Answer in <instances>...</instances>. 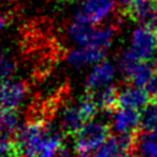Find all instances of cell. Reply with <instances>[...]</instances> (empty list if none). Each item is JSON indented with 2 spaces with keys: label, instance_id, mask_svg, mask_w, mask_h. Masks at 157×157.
<instances>
[{
  "label": "cell",
  "instance_id": "30bf717a",
  "mask_svg": "<svg viewBox=\"0 0 157 157\" xmlns=\"http://www.w3.org/2000/svg\"><path fill=\"white\" fill-rule=\"evenodd\" d=\"M134 140L132 135L112 136L93 153V157H124L134 147Z\"/></svg>",
  "mask_w": 157,
  "mask_h": 157
},
{
  "label": "cell",
  "instance_id": "4fadbf2b",
  "mask_svg": "<svg viewBox=\"0 0 157 157\" xmlns=\"http://www.w3.org/2000/svg\"><path fill=\"white\" fill-rule=\"evenodd\" d=\"M86 123L87 121L82 117V114H81L77 104L76 105H69V107H66L63 110L61 117H60L61 128L66 132H70V134H74V135H76Z\"/></svg>",
  "mask_w": 157,
  "mask_h": 157
},
{
  "label": "cell",
  "instance_id": "d4e9b609",
  "mask_svg": "<svg viewBox=\"0 0 157 157\" xmlns=\"http://www.w3.org/2000/svg\"><path fill=\"white\" fill-rule=\"evenodd\" d=\"M6 23H7V20L5 16H0V33L2 32V29L6 27Z\"/></svg>",
  "mask_w": 157,
  "mask_h": 157
},
{
  "label": "cell",
  "instance_id": "3957f363",
  "mask_svg": "<svg viewBox=\"0 0 157 157\" xmlns=\"http://www.w3.org/2000/svg\"><path fill=\"white\" fill-rule=\"evenodd\" d=\"M108 139V125L101 120H90L75 135V152L87 157L90 153H94Z\"/></svg>",
  "mask_w": 157,
  "mask_h": 157
},
{
  "label": "cell",
  "instance_id": "d6986e66",
  "mask_svg": "<svg viewBox=\"0 0 157 157\" xmlns=\"http://www.w3.org/2000/svg\"><path fill=\"white\" fill-rule=\"evenodd\" d=\"M18 119L13 112L0 110V135L10 136L18 130Z\"/></svg>",
  "mask_w": 157,
  "mask_h": 157
},
{
  "label": "cell",
  "instance_id": "ffe728a7",
  "mask_svg": "<svg viewBox=\"0 0 157 157\" xmlns=\"http://www.w3.org/2000/svg\"><path fill=\"white\" fill-rule=\"evenodd\" d=\"M77 107L82 114V117L85 118L86 121H90V120H93L94 115L97 114V110H98V107L92 97V94H88V96H85L80 99V102L77 103Z\"/></svg>",
  "mask_w": 157,
  "mask_h": 157
},
{
  "label": "cell",
  "instance_id": "9a60e30c",
  "mask_svg": "<svg viewBox=\"0 0 157 157\" xmlns=\"http://www.w3.org/2000/svg\"><path fill=\"white\" fill-rule=\"evenodd\" d=\"M92 97H93L98 109L110 112L118 105L119 91H118V88H115V86L110 85V86H107L97 92H93Z\"/></svg>",
  "mask_w": 157,
  "mask_h": 157
},
{
  "label": "cell",
  "instance_id": "7c38bea8",
  "mask_svg": "<svg viewBox=\"0 0 157 157\" xmlns=\"http://www.w3.org/2000/svg\"><path fill=\"white\" fill-rule=\"evenodd\" d=\"M134 150L137 157H157V132H140L135 136Z\"/></svg>",
  "mask_w": 157,
  "mask_h": 157
},
{
  "label": "cell",
  "instance_id": "7a4b0ae2",
  "mask_svg": "<svg viewBox=\"0 0 157 157\" xmlns=\"http://www.w3.org/2000/svg\"><path fill=\"white\" fill-rule=\"evenodd\" d=\"M52 125L42 120H32L20 126L16 132V148L18 157H38L50 132Z\"/></svg>",
  "mask_w": 157,
  "mask_h": 157
},
{
  "label": "cell",
  "instance_id": "e0dca14e",
  "mask_svg": "<svg viewBox=\"0 0 157 157\" xmlns=\"http://www.w3.org/2000/svg\"><path fill=\"white\" fill-rule=\"evenodd\" d=\"M140 128L144 131L157 132V104L151 103L140 112Z\"/></svg>",
  "mask_w": 157,
  "mask_h": 157
},
{
  "label": "cell",
  "instance_id": "6da1fadb",
  "mask_svg": "<svg viewBox=\"0 0 157 157\" xmlns=\"http://www.w3.org/2000/svg\"><path fill=\"white\" fill-rule=\"evenodd\" d=\"M69 38L78 47H91L105 50L112 45L115 37L114 26H92L71 18L67 26Z\"/></svg>",
  "mask_w": 157,
  "mask_h": 157
},
{
  "label": "cell",
  "instance_id": "ba28073f",
  "mask_svg": "<svg viewBox=\"0 0 157 157\" xmlns=\"http://www.w3.org/2000/svg\"><path fill=\"white\" fill-rule=\"evenodd\" d=\"M151 101L152 98L150 97V94L144 87H137V86L131 85L119 91L118 107L141 112L148 104H151Z\"/></svg>",
  "mask_w": 157,
  "mask_h": 157
},
{
  "label": "cell",
  "instance_id": "5b68a950",
  "mask_svg": "<svg viewBox=\"0 0 157 157\" xmlns=\"http://www.w3.org/2000/svg\"><path fill=\"white\" fill-rule=\"evenodd\" d=\"M142 61H153L157 58V33L147 26L135 28L130 37V47Z\"/></svg>",
  "mask_w": 157,
  "mask_h": 157
},
{
  "label": "cell",
  "instance_id": "cb8c5ba5",
  "mask_svg": "<svg viewBox=\"0 0 157 157\" xmlns=\"http://www.w3.org/2000/svg\"><path fill=\"white\" fill-rule=\"evenodd\" d=\"M144 26H147L148 28H151L155 33H157V9L155 10V12L151 15V17L148 18V21L146 22V25Z\"/></svg>",
  "mask_w": 157,
  "mask_h": 157
},
{
  "label": "cell",
  "instance_id": "52a82bcc",
  "mask_svg": "<svg viewBox=\"0 0 157 157\" xmlns=\"http://www.w3.org/2000/svg\"><path fill=\"white\" fill-rule=\"evenodd\" d=\"M115 71L117 69L110 61L103 60L99 64L92 66L86 78V88L93 93L107 86H110L115 77Z\"/></svg>",
  "mask_w": 157,
  "mask_h": 157
},
{
  "label": "cell",
  "instance_id": "ac0fdd59",
  "mask_svg": "<svg viewBox=\"0 0 157 157\" xmlns=\"http://www.w3.org/2000/svg\"><path fill=\"white\" fill-rule=\"evenodd\" d=\"M140 61H142V60H140L130 48H126V49H124V50L119 54L118 63H117V64H118V70L126 77V76L131 72V70H132Z\"/></svg>",
  "mask_w": 157,
  "mask_h": 157
},
{
  "label": "cell",
  "instance_id": "8fae6325",
  "mask_svg": "<svg viewBox=\"0 0 157 157\" xmlns=\"http://www.w3.org/2000/svg\"><path fill=\"white\" fill-rule=\"evenodd\" d=\"M112 126L118 135H132L140 128V112L118 108L113 114Z\"/></svg>",
  "mask_w": 157,
  "mask_h": 157
},
{
  "label": "cell",
  "instance_id": "603a6c76",
  "mask_svg": "<svg viewBox=\"0 0 157 157\" xmlns=\"http://www.w3.org/2000/svg\"><path fill=\"white\" fill-rule=\"evenodd\" d=\"M145 90L147 91V93L152 99H157V71L148 81V83L145 86Z\"/></svg>",
  "mask_w": 157,
  "mask_h": 157
},
{
  "label": "cell",
  "instance_id": "2e32d148",
  "mask_svg": "<svg viewBox=\"0 0 157 157\" xmlns=\"http://www.w3.org/2000/svg\"><path fill=\"white\" fill-rule=\"evenodd\" d=\"M156 9L157 0H134L130 7L128 9V12L131 18L146 25V22Z\"/></svg>",
  "mask_w": 157,
  "mask_h": 157
},
{
  "label": "cell",
  "instance_id": "484cf974",
  "mask_svg": "<svg viewBox=\"0 0 157 157\" xmlns=\"http://www.w3.org/2000/svg\"><path fill=\"white\" fill-rule=\"evenodd\" d=\"M153 63H155V65H156V69H157V58L153 60Z\"/></svg>",
  "mask_w": 157,
  "mask_h": 157
},
{
  "label": "cell",
  "instance_id": "277c9868",
  "mask_svg": "<svg viewBox=\"0 0 157 157\" xmlns=\"http://www.w3.org/2000/svg\"><path fill=\"white\" fill-rule=\"evenodd\" d=\"M117 7V0H81L75 20L96 26L107 20Z\"/></svg>",
  "mask_w": 157,
  "mask_h": 157
},
{
  "label": "cell",
  "instance_id": "7402d4cb",
  "mask_svg": "<svg viewBox=\"0 0 157 157\" xmlns=\"http://www.w3.org/2000/svg\"><path fill=\"white\" fill-rule=\"evenodd\" d=\"M0 157H18L15 140L7 135H0Z\"/></svg>",
  "mask_w": 157,
  "mask_h": 157
},
{
  "label": "cell",
  "instance_id": "8992f818",
  "mask_svg": "<svg viewBox=\"0 0 157 157\" xmlns=\"http://www.w3.org/2000/svg\"><path fill=\"white\" fill-rule=\"evenodd\" d=\"M27 94V86L22 81L6 80L0 82V110L13 112L18 108Z\"/></svg>",
  "mask_w": 157,
  "mask_h": 157
},
{
  "label": "cell",
  "instance_id": "5bb4252c",
  "mask_svg": "<svg viewBox=\"0 0 157 157\" xmlns=\"http://www.w3.org/2000/svg\"><path fill=\"white\" fill-rule=\"evenodd\" d=\"M156 71L157 69L153 61H140L126 76V78L131 82V85L145 88V86L156 74Z\"/></svg>",
  "mask_w": 157,
  "mask_h": 157
},
{
  "label": "cell",
  "instance_id": "44dd1931",
  "mask_svg": "<svg viewBox=\"0 0 157 157\" xmlns=\"http://www.w3.org/2000/svg\"><path fill=\"white\" fill-rule=\"evenodd\" d=\"M16 70L15 60L5 53H0V82L10 80Z\"/></svg>",
  "mask_w": 157,
  "mask_h": 157
},
{
  "label": "cell",
  "instance_id": "9c48e42d",
  "mask_svg": "<svg viewBox=\"0 0 157 157\" xmlns=\"http://www.w3.org/2000/svg\"><path fill=\"white\" fill-rule=\"evenodd\" d=\"M105 52L91 47H77L69 52L66 56L67 64L74 69H82L86 66H94L103 61Z\"/></svg>",
  "mask_w": 157,
  "mask_h": 157
},
{
  "label": "cell",
  "instance_id": "4316f807",
  "mask_svg": "<svg viewBox=\"0 0 157 157\" xmlns=\"http://www.w3.org/2000/svg\"><path fill=\"white\" fill-rule=\"evenodd\" d=\"M61 1H69V0H61Z\"/></svg>",
  "mask_w": 157,
  "mask_h": 157
}]
</instances>
